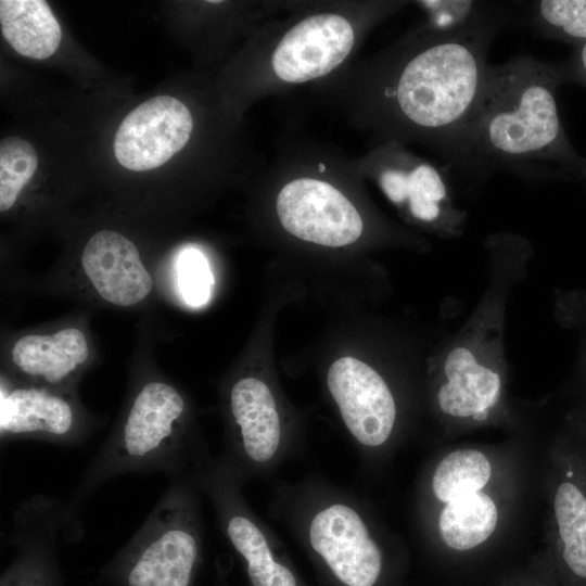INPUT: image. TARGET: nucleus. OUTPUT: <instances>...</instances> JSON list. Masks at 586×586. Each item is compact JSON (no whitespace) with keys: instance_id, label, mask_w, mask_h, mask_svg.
<instances>
[{"instance_id":"f257e3e1","label":"nucleus","mask_w":586,"mask_h":586,"mask_svg":"<svg viewBox=\"0 0 586 586\" xmlns=\"http://www.w3.org/2000/svg\"><path fill=\"white\" fill-rule=\"evenodd\" d=\"M495 36L417 26L347 72L333 89L355 124L378 141L423 144L442 157L477 111Z\"/></svg>"},{"instance_id":"f03ea898","label":"nucleus","mask_w":586,"mask_h":586,"mask_svg":"<svg viewBox=\"0 0 586 586\" xmlns=\"http://www.w3.org/2000/svg\"><path fill=\"white\" fill-rule=\"evenodd\" d=\"M558 63L518 55L491 65L477 111L444 160L458 170H508L531 178L586 181V158L560 120Z\"/></svg>"},{"instance_id":"7ed1b4c3","label":"nucleus","mask_w":586,"mask_h":586,"mask_svg":"<svg viewBox=\"0 0 586 586\" xmlns=\"http://www.w3.org/2000/svg\"><path fill=\"white\" fill-rule=\"evenodd\" d=\"M192 455L190 412L182 393L152 371L136 375L114 428L66 505L69 537L80 531L81 505L105 482L130 472L179 475Z\"/></svg>"},{"instance_id":"20e7f679","label":"nucleus","mask_w":586,"mask_h":586,"mask_svg":"<svg viewBox=\"0 0 586 586\" xmlns=\"http://www.w3.org/2000/svg\"><path fill=\"white\" fill-rule=\"evenodd\" d=\"M407 1L332 2L307 5L265 24L259 82L265 94L323 81L346 65L368 33Z\"/></svg>"},{"instance_id":"39448f33","label":"nucleus","mask_w":586,"mask_h":586,"mask_svg":"<svg viewBox=\"0 0 586 586\" xmlns=\"http://www.w3.org/2000/svg\"><path fill=\"white\" fill-rule=\"evenodd\" d=\"M200 548L193 487L182 474L175 475L105 573L122 586H190Z\"/></svg>"},{"instance_id":"423d86ee","label":"nucleus","mask_w":586,"mask_h":586,"mask_svg":"<svg viewBox=\"0 0 586 586\" xmlns=\"http://www.w3.org/2000/svg\"><path fill=\"white\" fill-rule=\"evenodd\" d=\"M340 155L311 144L279 157L290 173L275 198V212L292 237L326 247L355 243L365 224L360 212L331 178Z\"/></svg>"},{"instance_id":"0eeeda50","label":"nucleus","mask_w":586,"mask_h":586,"mask_svg":"<svg viewBox=\"0 0 586 586\" xmlns=\"http://www.w3.org/2000/svg\"><path fill=\"white\" fill-rule=\"evenodd\" d=\"M95 425V419L82 406L76 390H58L2 377V441L36 438L61 445H76L85 442Z\"/></svg>"},{"instance_id":"6e6552de","label":"nucleus","mask_w":586,"mask_h":586,"mask_svg":"<svg viewBox=\"0 0 586 586\" xmlns=\"http://www.w3.org/2000/svg\"><path fill=\"white\" fill-rule=\"evenodd\" d=\"M354 163L360 175L375 181L394 205L417 221L440 224L451 214L443 169L396 141H378Z\"/></svg>"},{"instance_id":"1a4fd4ad","label":"nucleus","mask_w":586,"mask_h":586,"mask_svg":"<svg viewBox=\"0 0 586 586\" xmlns=\"http://www.w3.org/2000/svg\"><path fill=\"white\" fill-rule=\"evenodd\" d=\"M92 354L90 336L75 323L23 332L8 346L4 377L58 390H76L93 360Z\"/></svg>"},{"instance_id":"9d476101","label":"nucleus","mask_w":586,"mask_h":586,"mask_svg":"<svg viewBox=\"0 0 586 586\" xmlns=\"http://www.w3.org/2000/svg\"><path fill=\"white\" fill-rule=\"evenodd\" d=\"M189 107L170 95H157L139 104L122 120L114 138V154L127 169L160 167L181 151L193 131Z\"/></svg>"},{"instance_id":"9b49d317","label":"nucleus","mask_w":586,"mask_h":586,"mask_svg":"<svg viewBox=\"0 0 586 586\" xmlns=\"http://www.w3.org/2000/svg\"><path fill=\"white\" fill-rule=\"evenodd\" d=\"M327 384L346 428L360 444L379 447L388 440L396 405L374 369L355 357H341L330 366Z\"/></svg>"},{"instance_id":"f8f14e48","label":"nucleus","mask_w":586,"mask_h":586,"mask_svg":"<svg viewBox=\"0 0 586 586\" xmlns=\"http://www.w3.org/2000/svg\"><path fill=\"white\" fill-rule=\"evenodd\" d=\"M311 548L346 586H373L382 569V552L352 507L332 504L319 510L308 528Z\"/></svg>"},{"instance_id":"ddd939ff","label":"nucleus","mask_w":586,"mask_h":586,"mask_svg":"<svg viewBox=\"0 0 586 586\" xmlns=\"http://www.w3.org/2000/svg\"><path fill=\"white\" fill-rule=\"evenodd\" d=\"M78 269L92 293L111 306L135 307L153 291L152 273L137 245L114 230H99L88 239Z\"/></svg>"},{"instance_id":"4468645a","label":"nucleus","mask_w":586,"mask_h":586,"mask_svg":"<svg viewBox=\"0 0 586 586\" xmlns=\"http://www.w3.org/2000/svg\"><path fill=\"white\" fill-rule=\"evenodd\" d=\"M202 480L214 494L224 530L233 548L246 562L253 586H296L293 573L277 562L260 527L238 505L229 473L216 469Z\"/></svg>"},{"instance_id":"2eb2a0df","label":"nucleus","mask_w":586,"mask_h":586,"mask_svg":"<svg viewBox=\"0 0 586 586\" xmlns=\"http://www.w3.org/2000/svg\"><path fill=\"white\" fill-rule=\"evenodd\" d=\"M228 409L235 451L256 464L271 460L280 447L282 429L269 386L256 377L239 378L230 387Z\"/></svg>"},{"instance_id":"dca6fc26","label":"nucleus","mask_w":586,"mask_h":586,"mask_svg":"<svg viewBox=\"0 0 586 586\" xmlns=\"http://www.w3.org/2000/svg\"><path fill=\"white\" fill-rule=\"evenodd\" d=\"M444 371L447 382L437 393L441 410L457 418L484 420L499 398L498 373L480 365L464 347H456L447 355Z\"/></svg>"},{"instance_id":"f3484780","label":"nucleus","mask_w":586,"mask_h":586,"mask_svg":"<svg viewBox=\"0 0 586 586\" xmlns=\"http://www.w3.org/2000/svg\"><path fill=\"white\" fill-rule=\"evenodd\" d=\"M425 14L421 25L443 34L497 35L518 25V1L421 0Z\"/></svg>"},{"instance_id":"a211bd4d","label":"nucleus","mask_w":586,"mask_h":586,"mask_svg":"<svg viewBox=\"0 0 586 586\" xmlns=\"http://www.w3.org/2000/svg\"><path fill=\"white\" fill-rule=\"evenodd\" d=\"M1 33L23 56L44 60L59 48L61 26L44 0H1Z\"/></svg>"},{"instance_id":"6ab92c4d","label":"nucleus","mask_w":586,"mask_h":586,"mask_svg":"<svg viewBox=\"0 0 586 586\" xmlns=\"http://www.w3.org/2000/svg\"><path fill=\"white\" fill-rule=\"evenodd\" d=\"M497 522L495 501L480 491L445 504L438 530L447 547L464 551L484 543L494 533Z\"/></svg>"},{"instance_id":"aec40b11","label":"nucleus","mask_w":586,"mask_h":586,"mask_svg":"<svg viewBox=\"0 0 586 586\" xmlns=\"http://www.w3.org/2000/svg\"><path fill=\"white\" fill-rule=\"evenodd\" d=\"M518 25L575 48L586 43V0L518 1Z\"/></svg>"},{"instance_id":"412c9836","label":"nucleus","mask_w":586,"mask_h":586,"mask_svg":"<svg viewBox=\"0 0 586 586\" xmlns=\"http://www.w3.org/2000/svg\"><path fill=\"white\" fill-rule=\"evenodd\" d=\"M492 475L488 458L476 449H458L446 455L432 476L433 494L448 504L462 496L482 491Z\"/></svg>"},{"instance_id":"4be33fe9","label":"nucleus","mask_w":586,"mask_h":586,"mask_svg":"<svg viewBox=\"0 0 586 586\" xmlns=\"http://www.w3.org/2000/svg\"><path fill=\"white\" fill-rule=\"evenodd\" d=\"M553 507L563 559L574 574L586 578V497L574 484L563 482Z\"/></svg>"},{"instance_id":"5701e85b","label":"nucleus","mask_w":586,"mask_h":586,"mask_svg":"<svg viewBox=\"0 0 586 586\" xmlns=\"http://www.w3.org/2000/svg\"><path fill=\"white\" fill-rule=\"evenodd\" d=\"M38 166L34 145L16 136L0 142V212L7 213L16 204L25 186Z\"/></svg>"},{"instance_id":"b1692460","label":"nucleus","mask_w":586,"mask_h":586,"mask_svg":"<svg viewBox=\"0 0 586 586\" xmlns=\"http://www.w3.org/2000/svg\"><path fill=\"white\" fill-rule=\"evenodd\" d=\"M178 289L192 307L205 305L212 295L214 276L205 255L195 247L184 249L177 260Z\"/></svg>"},{"instance_id":"393cba45","label":"nucleus","mask_w":586,"mask_h":586,"mask_svg":"<svg viewBox=\"0 0 586 586\" xmlns=\"http://www.w3.org/2000/svg\"><path fill=\"white\" fill-rule=\"evenodd\" d=\"M558 66L563 84L586 87V43L575 47L573 53Z\"/></svg>"},{"instance_id":"a878e982","label":"nucleus","mask_w":586,"mask_h":586,"mask_svg":"<svg viewBox=\"0 0 586 586\" xmlns=\"http://www.w3.org/2000/svg\"><path fill=\"white\" fill-rule=\"evenodd\" d=\"M568 475H569V476H571V475H572V472H571V471H569V472H568Z\"/></svg>"},{"instance_id":"bb28decb","label":"nucleus","mask_w":586,"mask_h":586,"mask_svg":"<svg viewBox=\"0 0 586 586\" xmlns=\"http://www.w3.org/2000/svg\"><path fill=\"white\" fill-rule=\"evenodd\" d=\"M1 586H4V585H1Z\"/></svg>"},{"instance_id":"cd10ccee","label":"nucleus","mask_w":586,"mask_h":586,"mask_svg":"<svg viewBox=\"0 0 586 586\" xmlns=\"http://www.w3.org/2000/svg\"><path fill=\"white\" fill-rule=\"evenodd\" d=\"M585 183H586V181H585Z\"/></svg>"}]
</instances>
